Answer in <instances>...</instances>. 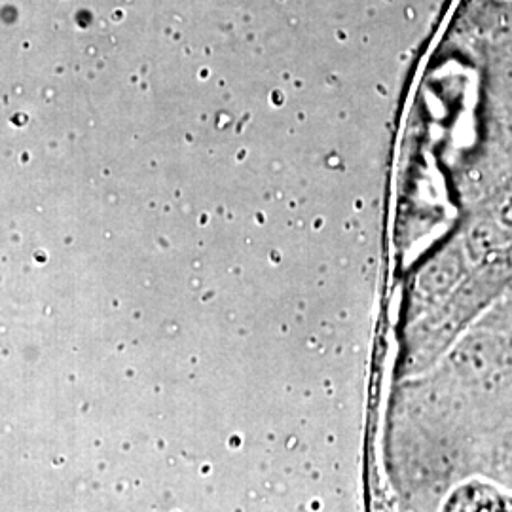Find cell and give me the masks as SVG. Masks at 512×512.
<instances>
[{
    "label": "cell",
    "mask_w": 512,
    "mask_h": 512,
    "mask_svg": "<svg viewBox=\"0 0 512 512\" xmlns=\"http://www.w3.org/2000/svg\"><path fill=\"white\" fill-rule=\"evenodd\" d=\"M480 473L494 476L512 488V423L486 442L480 458Z\"/></svg>",
    "instance_id": "5"
},
{
    "label": "cell",
    "mask_w": 512,
    "mask_h": 512,
    "mask_svg": "<svg viewBox=\"0 0 512 512\" xmlns=\"http://www.w3.org/2000/svg\"><path fill=\"white\" fill-rule=\"evenodd\" d=\"M461 238L475 262L512 249V175L480 202Z\"/></svg>",
    "instance_id": "2"
},
{
    "label": "cell",
    "mask_w": 512,
    "mask_h": 512,
    "mask_svg": "<svg viewBox=\"0 0 512 512\" xmlns=\"http://www.w3.org/2000/svg\"><path fill=\"white\" fill-rule=\"evenodd\" d=\"M475 264L463 238L452 239L418 275L410 321H416L421 315L437 308L471 274Z\"/></svg>",
    "instance_id": "3"
},
{
    "label": "cell",
    "mask_w": 512,
    "mask_h": 512,
    "mask_svg": "<svg viewBox=\"0 0 512 512\" xmlns=\"http://www.w3.org/2000/svg\"><path fill=\"white\" fill-rule=\"evenodd\" d=\"M435 512H512V488L494 476H465L440 499Z\"/></svg>",
    "instance_id": "4"
},
{
    "label": "cell",
    "mask_w": 512,
    "mask_h": 512,
    "mask_svg": "<svg viewBox=\"0 0 512 512\" xmlns=\"http://www.w3.org/2000/svg\"><path fill=\"white\" fill-rule=\"evenodd\" d=\"M512 291V249L476 262L458 289L437 308L412 321L404 361L406 376L431 372L459 340Z\"/></svg>",
    "instance_id": "1"
}]
</instances>
